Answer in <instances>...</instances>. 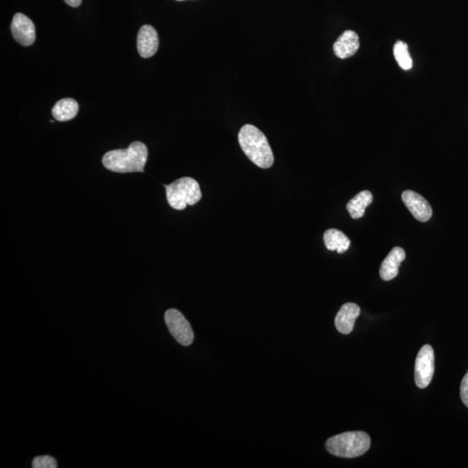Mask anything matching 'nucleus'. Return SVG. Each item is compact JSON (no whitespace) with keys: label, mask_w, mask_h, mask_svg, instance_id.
Segmentation results:
<instances>
[{"label":"nucleus","mask_w":468,"mask_h":468,"mask_svg":"<svg viewBox=\"0 0 468 468\" xmlns=\"http://www.w3.org/2000/svg\"><path fill=\"white\" fill-rule=\"evenodd\" d=\"M77 101L72 99H64L57 101L52 108V116L55 119L60 122H67V121L75 118L78 113Z\"/></svg>","instance_id":"ddd939ff"},{"label":"nucleus","mask_w":468,"mask_h":468,"mask_svg":"<svg viewBox=\"0 0 468 468\" xmlns=\"http://www.w3.org/2000/svg\"><path fill=\"white\" fill-rule=\"evenodd\" d=\"M239 143L245 155L261 169H269L274 156L263 132L251 124L245 125L239 133Z\"/></svg>","instance_id":"f03ea898"},{"label":"nucleus","mask_w":468,"mask_h":468,"mask_svg":"<svg viewBox=\"0 0 468 468\" xmlns=\"http://www.w3.org/2000/svg\"><path fill=\"white\" fill-rule=\"evenodd\" d=\"M166 325L175 340L183 346L192 345L194 339L192 327L181 311L169 309L166 311Z\"/></svg>","instance_id":"39448f33"},{"label":"nucleus","mask_w":468,"mask_h":468,"mask_svg":"<svg viewBox=\"0 0 468 468\" xmlns=\"http://www.w3.org/2000/svg\"><path fill=\"white\" fill-rule=\"evenodd\" d=\"M178 1H182V0H178Z\"/></svg>","instance_id":"aec40b11"},{"label":"nucleus","mask_w":468,"mask_h":468,"mask_svg":"<svg viewBox=\"0 0 468 468\" xmlns=\"http://www.w3.org/2000/svg\"><path fill=\"white\" fill-rule=\"evenodd\" d=\"M373 201V195L369 191H362L356 196L351 199L346 208L348 210L350 216L354 220H358L364 216L367 206L372 204Z\"/></svg>","instance_id":"2eb2a0df"},{"label":"nucleus","mask_w":468,"mask_h":468,"mask_svg":"<svg viewBox=\"0 0 468 468\" xmlns=\"http://www.w3.org/2000/svg\"><path fill=\"white\" fill-rule=\"evenodd\" d=\"M394 56L400 67L404 70L412 68L413 61L408 52V45L403 41H397L394 45Z\"/></svg>","instance_id":"dca6fc26"},{"label":"nucleus","mask_w":468,"mask_h":468,"mask_svg":"<svg viewBox=\"0 0 468 468\" xmlns=\"http://www.w3.org/2000/svg\"><path fill=\"white\" fill-rule=\"evenodd\" d=\"M405 257L406 253L403 248L394 247L381 264V278L385 281L395 279L398 275V272H399V267Z\"/></svg>","instance_id":"f8f14e48"},{"label":"nucleus","mask_w":468,"mask_h":468,"mask_svg":"<svg viewBox=\"0 0 468 468\" xmlns=\"http://www.w3.org/2000/svg\"><path fill=\"white\" fill-rule=\"evenodd\" d=\"M401 199L417 221L427 222L430 220L433 213L431 206L421 195L412 190H406L401 195Z\"/></svg>","instance_id":"6e6552de"},{"label":"nucleus","mask_w":468,"mask_h":468,"mask_svg":"<svg viewBox=\"0 0 468 468\" xmlns=\"http://www.w3.org/2000/svg\"><path fill=\"white\" fill-rule=\"evenodd\" d=\"M460 397L463 403L468 408V372L463 377L462 384H460Z\"/></svg>","instance_id":"a211bd4d"},{"label":"nucleus","mask_w":468,"mask_h":468,"mask_svg":"<svg viewBox=\"0 0 468 468\" xmlns=\"http://www.w3.org/2000/svg\"><path fill=\"white\" fill-rule=\"evenodd\" d=\"M372 440L367 433L352 431L330 437L326 442L330 454L341 458H356L369 450Z\"/></svg>","instance_id":"7ed1b4c3"},{"label":"nucleus","mask_w":468,"mask_h":468,"mask_svg":"<svg viewBox=\"0 0 468 468\" xmlns=\"http://www.w3.org/2000/svg\"><path fill=\"white\" fill-rule=\"evenodd\" d=\"M435 374V352L429 345L421 347L415 365V380L417 387L427 388Z\"/></svg>","instance_id":"423d86ee"},{"label":"nucleus","mask_w":468,"mask_h":468,"mask_svg":"<svg viewBox=\"0 0 468 468\" xmlns=\"http://www.w3.org/2000/svg\"><path fill=\"white\" fill-rule=\"evenodd\" d=\"M16 41L23 46H30L36 38V30L33 21L25 14L16 13L11 26Z\"/></svg>","instance_id":"0eeeda50"},{"label":"nucleus","mask_w":468,"mask_h":468,"mask_svg":"<svg viewBox=\"0 0 468 468\" xmlns=\"http://www.w3.org/2000/svg\"><path fill=\"white\" fill-rule=\"evenodd\" d=\"M33 468H57V460L50 456H38L33 462Z\"/></svg>","instance_id":"f3484780"},{"label":"nucleus","mask_w":468,"mask_h":468,"mask_svg":"<svg viewBox=\"0 0 468 468\" xmlns=\"http://www.w3.org/2000/svg\"><path fill=\"white\" fill-rule=\"evenodd\" d=\"M360 43L358 35L353 30H345L338 40L335 42L333 50L335 56L341 60H345L354 56L357 52Z\"/></svg>","instance_id":"9b49d317"},{"label":"nucleus","mask_w":468,"mask_h":468,"mask_svg":"<svg viewBox=\"0 0 468 468\" xmlns=\"http://www.w3.org/2000/svg\"><path fill=\"white\" fill-rule=\"evenodd\" d=\"M147 155L145 144L134 142L125 150L107 152L104 155L103 164L108 170L115 173H142L146 165Z\"/></svg>","instance_id":"f257e3e1"},{"label":"nucleus","mask_w":468,"mask_h":468,"mask_svg":"<svg viewBox=\"0 0 468 468\" xmlns=\"http://www.w3.org/2000/svg\"><path fill=\"white\" fill-rule=\"evenodd\" d=\"M167 200L171 208L183 210L193 206L202 197L200 185L194 179L183 177L165 186Z\"/></svg>","instance_id":"20e7f679"},{"label":"nucleus","mask_w":468,"mask_h":468,"mask_svg":"<svg viewBox=\"0 0 468 468\" xmlns=\"http://www.w3.org/2000/svg\"><path fill=\"white\" fill-rule=\"evenodd\" d=\"M83 0H65V2L69 6L78 7L81 5Z\"/></svg>","instance_id":"6ab92c4d"},{"label":"nucleus","mask_w":468,"mask_h":468,"mask_svg":"<svg viewBox=\"0 0 468 468\" xmlns=\"http://www.w3.org/2000/svg\"><path fill=\"white\" fill-rule=\"evenodd\" d=\"M361 309L357 304L346 303L341 307L335 318V325L339 333L345 335L351 333L355 322L360 316Z\"/></svg>","instance_id":"9d476101"},{"label":"nucleus","mask_w":468,"mask_h":468,"mask_svg":"<svg viewBox=\"0 0 468 468\" xmlns=\"http://www.w3.org/2000/svg\"><path fill=\"white\" fill-rule=\"evenodd\" d=\"M159 47L157 31L150 25L143 26L138 36V49L140 56L148 58L154 56Z\"/></svg>","instance_id":"1a4fd4ad"},{"label":"nucleus","mask_w":468,"mask_h":468,"mask_svg":"<svg viewBox=\"0 0 468 468\" xmlns=\"http://www.w3.org/2000/svg\"><path fill=\"white\" fill-rule=\"evenodd\" d=\"M325 247L329 251H337L343 253L349 249L350 240L349 238L338 229H329L323 234Z\"/></svg>","instance_id":"4468645a"}]
</instances>
